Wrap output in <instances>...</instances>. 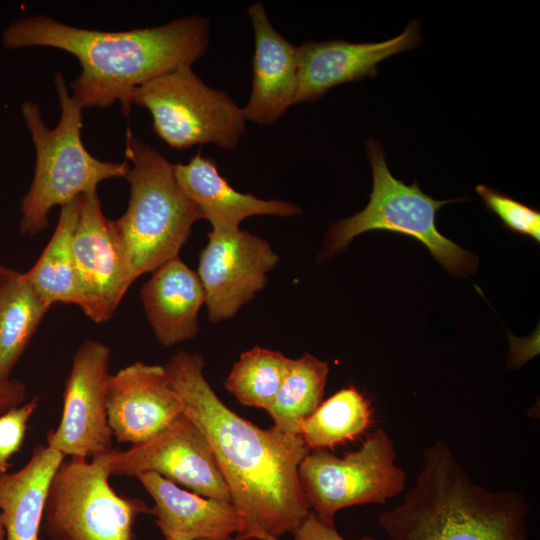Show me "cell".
I'll return each mask as SVG.
<instances>
[{
	"label": "cell",
	"instance_id": "obj_10",
	"mask_svg": "<svg viewBox=\"0 0 540 540\" xmlns=\"http://www.w3.org/2000/svg\"><path fill=\"white\" fill-rule=\"evenodd\" d=\"M72 241L80 308L96 323L108 321L135 281L115 220L107 219L97 191L81 194Z\"/></svg>",
	"mask_w": 540,
	"mask_h": 540
},
{
	"label": "cell",
	"instance_id": "obj_14",
	"mask_svg": "<svg viewBox=\"0 0 540 540\" xmlns=\"http://www.w3.org/2000/svg\"><path fill=\"white\" fill-rule=\"evenodd\" d=\"M182 413V402L164 366L137 361L110 374L107 418L118 442H146Z\"/></svg>",
	"mask_w": 540,
	"mask_h": 540
},
{
	"label": "cell",
	"instance_id": "obj_31",
	"mask_svg": "<svg viewBox=\"0 0 540 540\" xmlns=\"http://www.w3.org/2000/svg\"><path fill=\"white\" fill-rule=\"evenodd\" d=\"M166 540H168V539H166ZM200 540H209V539H200Z\"/></svg>",
	"mask_w": 540,
	"mask_h": 540
},
{
	"label": "cell",
	"instance_id": "obj_12",
	"mask_svg": "<svg viewBox=\"0 0 540 540\" xmlns=\"http://www.w3.org/2000/svg\"><path fill=\"white\" fill-rule=\"evenodd\" d=\"M110 349L96 340L76 350L63 392L58 427L47 435V446L64 456L86 458L111 451L107 418Z\"/></svg>",
	"mask_w": 540,
	"mask_h": 540
},
{
	"label": "cell",
	"instance_id": "obj_17",
	"mask_svg": "<svg viewBox=\"0 0 540 540\" xmlns=\"http://www.w3.org/2000/svg\"><path fill=\"white\" fill-rule=\"evenodd\" d=\"M154 505L150 514L168 540H236L240 521L229 502L189 492L154 472L137 476Z\"/></svg>",
	"mask_w": 540,
	"mask_h": 540
},
{
	"label": "cell",
	"instance_id": "obj_27",
	"mask_svg": "<svg viewBox=\"0 0 540 540\" xmlns=\"http://www.w3.org/2000/svg\"><path fill=\"white\" fill-rule=\"evenodd\" d=\"M38 405L33 398L22 406H16L0 417V473H6L11 456L21 448L27 422Z\"/></svg>",
	"mask_w": 540,
	"mask_h": 540
},
{
	"label": "cell",
	"instance_id": "obj_15",
	"mask_svg": "<svg viewBox=\"0 0 540 540\" xmlns=\"http://www.w3.org/2000/svg\"><path fill=\"white\" fill-rule=\"evenodd\" d=\"M421 44L420 23L411 21L399 35L382 42L307 41L298 46L295 104L313 102L331 88L375 77L378 64Z\"/></svg>",
	"mask_w": 540,
	"mask_h": 540
},
{
	"label": "cell",
	"instance_id": "obj_2",
	"mask_svg": "<svg viewBox=\"0 0 540 540\" xmlns=\"http://www.w3.org/2000/svg\"><path fill=\"white\" fill-rule=\"evenodd\" d=\"M210 21L201 15L121 32L74 27L44 15L24 17L3 32L8 49L46 46L74 55L80 74L70 82L83 108H107L120 102L128 117L134 88L159 76L191 67L209 45Z\"/></svg>",
	"mask_w": 540,
	"mask_h": 540
},
{
	"label": "cell",
	"instance_id": "obj_24",
	"mask_svg": "<svg viewBox=\"0 0 540 540\" xmlns=\"http://www.w3.org/2000/svg\"><path fill=\"white\" fill-rule=\"evenodd\" d=\"M328 372V363L309 353L292 359L290 368L267 410L275 427L299 435L302 422L321 403Z\"/></svg>",
	"mask_w": 540,
	"mask_h": 540
},
{
	"label": "cell",
	"instance_id": "obj_5",
	"mask_svg": "<svg viewBox=\"0 0 540 540\" xmlns=\"http://www.w3.org/2000/svg\"><path fill=\"white\" fill-rule=\"evenodd\" d=\"M125 156L130 198L116 227L125 245L134 279L179 257L201 215L180 188L174 164L127 128Z\"/></svg>",
	"mask_w": 540,
	"mask_h": 540
},
{
	"label": "cell",
	"instance_id": "obj_26",
	"mask_svg": "<svg viewBox=\"0 0 540 540\" xmlns=\"http://www.w3.org/2000/svg\"><path fill=\"white\" fill-rule=\"evenodd\" d=\"M476 192L487 209L497 215L506 228L540 242V212L538 210L485 185H477Z\"/></svg>",
	"mask_w": 540,
	"mask_h": 540
},
{
	"label": "cell",
	"instance_id": "obj_1",
	"mask_svg": "<svg viewBox=\"0 0 540 540\" xmlns=\"http://www.w3.org/2000/svg\"><path fill=\"white\" fill-rule=\"evenodd\" d=\"M198 353L179 351L164 365L183 413L213 451L235 508L236 540H281L310 511L298 467L310 452L300 435L262 429L227 407L203 375Z\"/></svg>",
	"mask_w": 540,
	"mask_h": 540
},
{
	"label": "cell",
	"instance_id": "obj_25",
	"mask_svg": "<svg viewBox=\"0 0 540 540\" xmlns=\"http://www.w3.org/2000/svg\"><path fill=\"white\" fill-rule=\"evenodd\" d=\"M291 363L279 351L254 346L240 355L224 386L241 404L268 410Z\"/></svg>",
	"mask_w": 540,
	"mask_h": 540
},
{
	"label": "cell",
	"instance_id": "obj_20",
	"mask_svg": "<svg viewBox=\"0 0 540 540\" xmlns=\"http://www.w3.org/2000/svg\"><path fill=\"white\" fill-rule=\"evenodd\" d=\"M64 457L47 445H38L20 470L0 473L5 540H39L49 485Z\"/></svg>",
	"mask_w": 540,
	"mask_h": 540
},
{
	"label": "cell",
	"instance_id": "obj_19",
	"mask_svg": "<svg viewBox=\"0 0 540 540\" xmlns=\"http://www.w3.org/2000/svg\"><path fill=\"white\" fill-rule=\"evenodd\" d=\"M140 297L147 320L163 347L197 335L198 312L205 304V292L197 272L179 257L152 272L140 290Z\"/></svg>",
	"mask_w": 540,
	"mask_h": 540
},
{
	"label": "cell",
	"instance_id": "obj_30",
	"mask_svg": "<svg viewBox=\"0 0 540 540\" xmlns=\"http://www.w3.org/2000/svg\"><path fill=\"white\" fill-rule=\"evenodd\" d=\"M0 540H5V529L2 523V515L0 513Z\"/></svg>",
	"mask_w": 540,
	"mask_h": 540
},
{
	"label": "cell",
	"instance_id": "obj_22",
	"mask_svg": "<svg viewBox=\"0 0 540 540\" xmlns=\"http://www.w3.org/2000/svg\"><path fill=\"white\" fill-rule=\"evenodd\" d=\"M78 197L61 207L50 241L36 263L24 273L38 296L50 306L65 303L80 307L81 304L72 252L79 216Z\"/></svg>",
	"mask_w": 540,
	"mask_h": 540
},
{
	"label": "cell",
	"instance_id": "obj_7",
	"mask_svg": "<svg viewBox=\"0 0 540 540\" xmlns=\"http://www.w3.org/2000/svg\"><path fill=\"white\" fill-rule=\"evenodd\" d=\"M109 452L96 454L91 461L70 457L59 464L42 520L51 540H136V518L150 514V508L140 499L113 490L108 479Z\"/></svg>",
	"mask_w": 540,
	"mask_h": 540
},
{
	"label": "cell",
	"instance_id": "obj_8",
	"mask_svg": "<svg viewBox=\"0 0 540 540\" xmlns=\"http://www.w3.org/2000/svg\"><path fill=\"white\" fill-rule=\"evenodd\" d=\"M130 102L151 113L154 132L172 149L212 144L233 150L246 129L242 107L226 91L208 86L191 67L134 88Z\"/></svg>",
	"mask_w": 540,
	"mask_h": 540
},
{
	"label": "cell",
	"instance_id": "obj_28",
	"mask_svg": "<svg viewBox=\"0 0 540 540\" xmlns=\"http://www.w3.org/2000/svg\"><path fill=\"white\" fill-rule=\"evenodd\" d=\"M292 534L294 540H346L338 533L335 526L324 523L311 510ZM360 540L376 539L371 536H365Z\"/></svg>",
	"mask_w": 540,
	"mask_h": 540
},
{
	"label": "cell",
	"instance_id": "obj_29",
	"mask_svg": "<svg viewBox=\"0 0 540 540\" xmlns=\"http://www.w3.org/2000/svg\"><path fill=\"white\" fill-rule=\"evenodd\" d=\"M25 397V385L15 379L0 383V408L18 406Z\"/></svg>",
	"mask_w": 540,
	"mask_h": 540
},
{
	"label": "cell",
	"instance_id": "obj_6",
	"mask_svg": "<svg viewBox=\"0 0 540 540\" xmlns=\"http://www.w3.org/2000/svg\"><path fill=\"white\" fill-rule=\"evenodd\" d=\"M365 147L373 175L370 200L362 211L330 225L323 258L343 250L361 233L386 230L419 240L454 277L474 273L478 257L443 236L435 223L440 207L465 198L443 201L431 198L422 192L417 181L406 185L394 178L380 142L367 139Z\"/></svg>",
	"mask_w": 540,
	"mask_h": 540
},
{
	"label": "cell",
	"instance_id": "obj_18",
	"mask_svg": "<svg viewBox=\"0 0 540 540\" xmlns=\"http://www.w3.org/2000/svg\"><path fill=\"white\" fill-rule=\"evenodd\" d=\"M176 180L183 192L197 205L201 218L212 231L239 230L240 223L251 216L289 217L302 213L296 204L265 200L241 193L220 175L216 162L198 152L188 163L174 164Z\"/></svg>",
	"mask_w": 540,
	"mask_h": 540
},
{
	"label": "cell",
	"instance_id": "obj_3",
	"mask_svg": "<svg viewBox=\"0 0 540 540\" xmlns=\"http://www.w3.org/2000/svg\"><path fill=\"white\" fill-rule=\"evenodd\" d=\"M529 512L519 491L476 484L449 445L437 440L425 449L402 503L378 522L390 540H529Z\"/></svg>",
	"mask_w": 540,
	"mask_h": 540
},
{
	"label": "cell",
	"instance_id": "obj_23",
	"mask_svg": "<svg viewBox=\"0 0 540 540\" xmlns=\"http://www.w3.org/2000/svg\"><path fill=\"white\" fill-rule=\"evenodd\" d=\"M371 423L369 400L350 385L320 403L302 422L299 435L309 450H327L359 437Z\"/></svg>",
	"mask_w": 540,
	"mask_h": 540
},
{
	"label": "cell",
	"instance_id": "obj_21",
	"mask_svg": "<svg viewBox=\"0 0 540 540\" xmlns=\"http://www.w3.org/2000/svg\"><path fill=\"white\" fill-rule=\"evenodd\" d=\"M50 307L24 273L0 264V383L9 380L14 365Z\"/></svg>",
	"mask_w": 540,
	"mask_h": 540
},
{
	"label": "cell",
	"instance_id": "obj_13",
	"mask_svg": "<svg viewBox=\"0 0 540 540\" xmlns=\"http://www.w3.org/2000/svg\"><path fill=\"white\" fill-rule=\"evenodd\" d=\"M200 251L197 275L209 321L232 318L267 283L279 256L263 238L245 230L211 231Z\"/></svg>",
	"mask_w": 540,
	"mask_h": 540
},
{
	"label": "cell",
	"instance_id": "obj_16",
	"mask_svg": "<svg viewBox=\"0 0 540 540\" xmlns=\"http://www.w3.org/2000/svg\"><path fill=\"white\" fill-rule=\"evenodd\" d=\"M254 33L252 88L244 118L271 125L295 104L298 85V46L283 37L270 22L263 3L248 8Z\"/></svg>",
	"mask_w": 540,
	"mask_h": 540
},
{
	"label": "cell",
	"instance_id": "obj_4",
	"mask_svg": "<svg viewBox=\"0 0 540 540\" xmlns=\"http://www.w3.org/2000/svg\"><path fill=\"white\" fill-rule=\"evenodd\" d=\"M54 84L60 104L54 129L43 122L38 104L26 100L20 108L36 152L32 183L20 206L23 235L45 230L54 206L62 207L81 194L97 191L102 181L126 178L130 169L127 160L101 161L86 150L81 140L83 107L69 93L60 71L54 75Z\"/></svg>",
	"mask_w": 540,
	"mask_h": 540
},
{
	"label": "cell",
	"instance_id": "obj_9",
	"mask_svg": "<svg viewBox=\"0 0 540 540\" xmlns=\"http://www.w3.org/2000/svg\"><path fill=\"white\" fill-rule=\"evenodd\" d=\"M395 459L394 442L383 429L343 457L327 450L309 452L299 464L298 477L310 510L335 526V515L343 508L384 504L405 486V472Z\"/></svg>",
	"mask_w": 540,
	"mask_h": 540
},
{
	"label": "cell",
	"instance_id": "obj_11",
	"mask_svg": "<svg viewBox=\"0 0 540 540\" xmlns=\"http://www.w3.org/2000/svg\"><path fill=\"white\" fill-rule=\"evenodd\" d=\"M110 475L154 472L192 492L230 503L213 451L202 431L182 413L146 442L109 452Z\"/></svg>",
	"mask_w": 540,
	"mask_h": 540
}]
</instances>
